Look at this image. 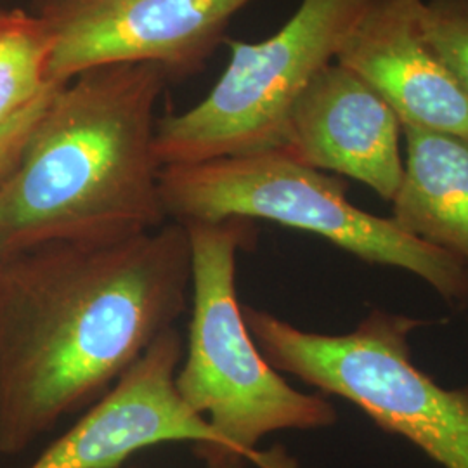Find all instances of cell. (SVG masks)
Instances as JSON below:
<instances>
[{"label": "cell", "instance_id": "6da1fadb", "mask_svg": "<svg viewBox=\"0 0 468 468\" xmlns=\"http://www.w3.org/2000/svg\"><path fill=\"white\" fill-rule=\"evenodd\" d=\"M185 224L0 255V454L102 398L191 299Z\"/></svg>", "mask_w": 468, "mask_h": 468}, {"label": "cell", "instance_id": "7a4b0ae2", "mask_svg": "<svg viewBox=\"0 0 468 468\" xmlns=\"http://www.w3.org/2000/svg\"><path fill=\"white\" fill-rule=\"evenodd\" d=\"M168 80L158 65L117 63L90 68L56 90L0 185V255L167 224L154 108Z\"/></svg>", "mask_w": 468, "mask_h": 468}, {"label": "cell", "instance_id": "3957f363", "mask_svg": "<svg viewBox=\"0 0 468 468\" xmlns=\"http://www.w3.org/2000/svg\"><path fill=\"white\" fill-rule=\"evenodd\" d=\"M191 243V321L176 384L222 442L218 468H299L284 452H261L282 431L336 423L334 404L305 394L272 368L251 338L236 295V257L253 238L249 218L185 222Z\"/></svg>", "mask_w": 468, "mask_h": 468}, {"label": "cell", "instance_id": "277c9868", "mask_svg": "<svg viewBox=\"0 0 468 468\" xmlns=\"http://www.w3.org/2000/svg\"><path fill=\"white\" fill-rule=\"evenodd\" d=\"M160 193L176 222L264 218L318 234L369 264L413 272L446 301L468 302V266L460 257L361 210L347 198L346 181L284 151L162 167Z\"/></svg>", "mask_w": 468, "mask_h": 468}, {"label": "cell", "instance_id": "5b68a950", "mask_svg": "<svg viewBox=\"0 0 468 468\" xmlns=\"http://www.w3.org/2000/svg\"><path fill=\"white\" fill-rule=\"evenodd\" d=\"M241 311L276 371L351 401L441 467L468 468V387L444 388L411 359L410 335L423 319L373 309L349 334L324 335L251 305Z\"/></svg>", "mask_w": 468, "mask_h": 468}, {"label": "cell", "instance_id": "8992f818", "mask_svg": "<svg viewBox=\"0 0 468 468\" xmlns=\"http://www.w3.org/2000/svg\"><path fill=\"white\" fill-rule=\"evenodd\" d=\"M375 2L302 0L278 34L257 44L229 42L231 61L207 98L156 122L160 165L283 150L297 102Z\"/></svg>", "mask_w": 468, "mask_h": 468}, {"label": "cell", "instance_id": "52a82bcc", "mask_svg": "<svg viewBox=\"0 0 468 468\" xmlns=\"http://www.w3.org/2000/svg\"><path fill=\"white\" fill-rule=\"evenodd\" d=\"M253 0H42L50 37L48 82L87 69L151 63L174 75L205 65L231 17Z\"/></svg>", "mask_w": 468, "mask_h": 468}, {"label": "cell", "instance_id": "ba28073f", "mask_svg": "<svg viewBox=\"0 0 468 468\" xmlns=\"http://www.w3.org/2000/svg\"><path fill=\"white\" fill-rule=\"evenodd\" d=\"M183 357L185 344L176 328L158 335L28 468H118L135 452L165 442H191L207 467H220L218 432L185 401L176 384Z\"/></svg>", "mask_w": 468, "mask_h": 468}, {"label": "cell", "instance_id": "9c48e42d", "mask_svg": "<svg viewBox=\"0 0 468 468\" xmlns=\"http://www.w3.org/2000/svg\"><path fill=\"white\" fill-rule=\"evenodd\" d=\"M401 133L394 110L335 61L297 102L282 151L321 172L356 179L392 201L404 170Z\"/></svg>", "mask_w": 468, "mask_h": 468}, {"label": "cell", "instance_id": "30bf717a", "mask_svg": "<svg viewBox=\"0 0 468 468\" xmlns=\"http://www.w3.org/2000/svg\"><path fill=\"white\" fill-rule=\"evenodd\" d=\"M420 4L377 0L335 61L363 79L402 127L468 137V98L421 34Z\"/></svg>", "mask_w": 468, "mask_h": 468}, {"label": "cell", "instance_id": "8fae6325", "mask_svg": "<svg viewBox=\"0 0 468 468\" xmlns=\"http://www.w3.org/2000/svg\"><path fill=\"white\" fill-rule=\"evenodd\" d=\"M406 160L392 220L468 266V137L402 127Z\"/></svg>", "mask_w": 468, "mask_h": 468}, {"label": "cell", "instance_id": "7c38bea8", "mask_svg": "<svg viewBox=\"0 0 468 468\" xmlns=\"http://www.w3.org/2000/svg\"><path fill=\"white\" fill-rule=\"evenodd\" d=\"M49 50L42 17L0 15V127L59 89L48 82Z\"/></svg>", "mask_w": 468, "mask_h": 468}, {"label": "cell", "instance_id": "4fadbf2b", "mask_svg": "<svg viewBox=\"0 0 468 468\" xmlns=\"http://www.w3.org/2000/svg\"><path fill=\"white\" fill-rule=\"evenodd\" d=\"M419 25L468 98V0H421Z\"/></svg>", "mask_w": 468, "mask_h": 468}, {"label": "cell", "instance_id": "5bb4252c", "mask_svg": "<svg viewBox=\"0 0 468 468\" xmlns=\"http://www.w3.org/2000/svg\"><path fill=\"white\" fill-rule=\"evenodd\" d=\"M56 90L19 117L0 127V185L13 174V170L19 164L25 146Z\"/></svg>", "mask_w": 468, "mask_h": 468}]
</instances>
